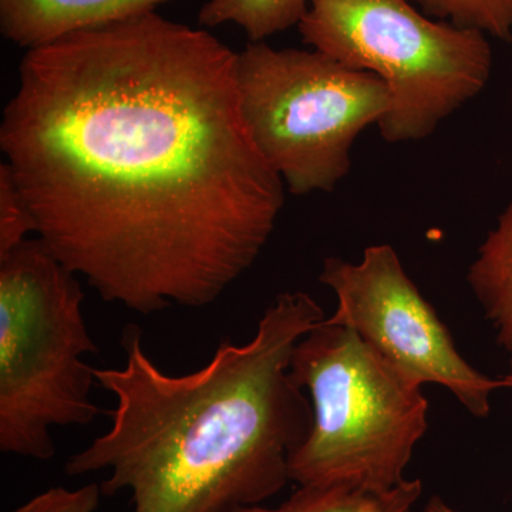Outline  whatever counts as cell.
I'll use <instances>...</instances> for the list:
<instances>
[{
    "label": "cell",
    "mask_w": 512,
    "mask_h": 512,
    "mask_svg": "<svg viewBox=\"0 0 512 512\" xmlns=\"http://www.w3.org/2000/svg\"><path fill=\"white\" fill-rule=\"evenodd\" d=\"M424 512H458L457 510H454L453 507H450L446 503V501L443 500V498L439 497V495H434V497H431L429 500V503L426 504V507H424Z\"/></svg>",
    "instance_id": "15"
},
{
    "label": "cell",
    "mask_w": 512,
    "mask_h": 512,
    "mask_svg": "<svg viewBox=\"0 0 512 512\" xmlns=\"http://www.w3.org/2000/svg\"><path fill=\"white\" fill-rule=\"evenodd\" d=\"M467 282L493 325L512 375V197L478 248Z\"/></svg>",
    "instance_id": "9"
},
{
    "label": "cell",
    "mask_w": 512,
    "mask_h": 512,
    "mask_svg": "<svg viewBox=\"0 0 512 512\" xmlns=\"http://www.w3.org/2000/svg\"><path fill=\"white\" fill-rule=\"evenodd\" d=\"M505 389H512V375H507L503 379Z\"/></svg>",
    "instance_id": "16"
},
{
    "label": "cell",
    "mask_w": 512,
    "mask_h": 512,
    "mask_svg": "<svg viewBox=\"0 0 512 512\" xmlns=\"http://www.w3.org/2000/svg\"><path fill=\"white\" fill-rule=\"evenodd\" d=\"M36 234L32 211L20 192L8 164L0 165V258Z\"/></svg>",
    "instance_id": "13"
},
{
    "label": "cell",
    "mask_w": 512,
    "mask_h": 512,
    "mask_svg": "<svg viewBox=\"0 0 512 512\" xmlns=\"http://www.w3.org/2000/svg\"><path fill=\"white\" fill-rule=\"evenodd\" d=\"M431 18L512 42V0H410Z\"/></svg>",
    "instance_id": "12"
},
{
    "label": "cell",
    "mask_w": 512,
    "mask_h": 512,
    "mask_svg": "<svg viewBox=\"0 0 512 512\" xmlns=\"http://www.w3.org/2000/svg\"><path fill=\"white\" fill-rule=\"evenodd\" d=\"M237 82L256 146L295 195L335 190L356 138L390 109L379 77L318 50L251 42L238 53Z\"/></svg>",
    "instance_id": "6"
},
{
    "label": "cell",
    "mask_w": 512,
    "mask_h": 512,
    "mask_svg": "<svg viewBox=\"0 0 512 512\" xmlns=\"http://www.w3.org/2000/svg\"><path fill=\"white\" fill-rule=\"evenodd\" d=\"M293 382L311 396V433L289 458L298 487H345L386 493L429 427V402L346 326L320 322L291 359Z\"/></svg>",
    "instance_id": "3"
},
{
    "label": "cell",
    "mask_w": 512,
    "mask_h": 512,
    "mask_svg": "<svg viewBox=\"0 0 512 512\" xmlns=\"http://www.w3.org/2000/svg\"><path fill=\"white\" fill-rule=\"evenodd\" d=\"M298 29L313 50L386 84L390 109L377 127L387 143L430 137L483 92L493 70L487 35L410 0H309Z\"/></svg>",
    "instance_id": "5"
},
{
    "label": "cell",
    "mask_w": 512,
    "mask_h": 512,
    "mask_svg": "<svg viewBox=\"0 0 512 512\" xmlns=\"http://www.w3.org/2000/svg\"><path fill=\"white\" fill-rule=\"evenodd\" d=\"M423 494L420 480H406L386 493L338 487H299L278 507H241L232 512H412Z\"/></svg>",
    "instance_id": "10"
},
{
    "label": "cell",
    "mask_w": 512,
    "mask_h": 512,
    "mask_svg": "<svg viewBox=\"0 0 512 512\" xmlns=\"http://www.w3.org/2000/svg\"><path fill=\"white\" fill-rule=\"evenodd\" d=\"M237 60L157 12L23 56L0 148L37 237L104 302L204 308L271 238L284 180L242 114Z\"/></svg>",
    "instance_id": "1"
},
{
    "label": "cell",
    "mask_w": 512,
    "mask_h": 512,
    "mask_svg": "<svg viewBox=\"0 0 512 512\" xmlns=\"http://www.w3.org/2000/svg\"><path fill=\"white\" fill-rule=\"evenodd\" d=\"M174 0H0V32L32 50L82 30L113 25Z\"/></svg>",
    "instance_id": "8"
},
{
    "label": "cell",
    "mask_w": 512,
    "mask_h": 512,
    "mask_svg": "<svg viewBox=\"0 0 512 512\" xmlns=\"http://www.w3.org/2000/svg\"><path fill=\"white\" fill-rule=\"evenodd\" d=\"M77 275L43 241L28 239L0 258V450L33 460L55 457L53 427L87 426L99 353Z\"/></svg>",
    "instance_id": "4"
},
{
    "label": "cell",
    "mask_w": 512,
    "mask_h": 512,
    "mask_svg": "<svg viewBox=\"0 0 512 512\" xmlns=\"http://www.w3.org/2000/svg\"><path fill=\"white\" fill-rule=\"evenodd\" d=\"M309 0H208L198 13L207 28L235 23L251 42H265L276 33L298 26Z\"/></svg>",
    "instance_id": "11"
},
{
    "label": "cell",
    "mask_w": 512,
    "mask_h": 512,
    "mask_svg": "<svg viewBox=\"0 0 512 512\" xmlns=\"http://www.w3.org/2000/svg\"><path fill=\"white\" fill-rule=\"evenodd\" d=\"M319 281L338 299L326 322L352 329L410 382L440 384L468 413L488 417L491 394L504 389L503 379H490L461 356L446 323L404 271L396 249L372 245L356 264L330 256Z\"/></svg>",
    "instance_id": "7"
},
{
    "label": "cell",
    "mask_w": 512,
    "mask_h": 512,
    "mask_svg": "<svg viewBox=\"0 0 512 512\" xmlns=\"http://www.w3.org/2000/svg\"><path fill=\"white\" fill-rule=\"evenodd\" d=\"M309 293L276 296L242 345L221 342L210 362L170 375L148 356L143 330L124 329L120 369H94L113 394L111 426L67 458V476L109 471L103 495L130 491L133 512H232L284 490L289 458L313 424L293 382L299 340L325 320Z\"/></svg>",
    "instance_id": "2"
},
{
    "label": "cell",
    "mask_w": 512,
    "mask_h": 512,
    "mask_svg": "<svg viewBox=\"0 0 512 512\" xmlns=\"http://www.w3.org/2000/svg\"><path fill=\"white\" fill-rule=\"evenodd\" d=\"M101 495V485L96 483L84 485L77 490L49 488L12 512H96Z\"/></svg>",
    "instance_id": "14"
}]
</instances>
